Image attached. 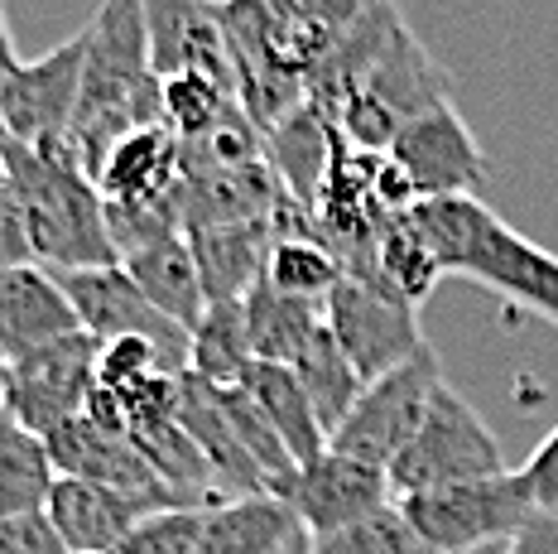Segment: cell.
<instances>
[{
    "label": "cell",
    "instance_id": "cell-2",
    "mask_svg": "<svg viewBox=\"0 0 558 554\" xmlns=\"http://www.w3.org/2000/svg\"><path fill=\"white\" fill-rule=\"evenodd\" d=\"M404 217L428 246L438 275L486 285L558 328V256L520 237L501 213H492L482 198H424Z\"/></svg>",
    "mask_w": 558,
    "mask_h": 554
},
{
    "label": "cell",
    "instance_id": "cell-14",
    "mask_svg": "<svg viewBox=\"0 0 558 554\" xmlns=\"http://www.w3.org/2000/svg\"><path fill=\"white\" fill-rule=\"evenodd\" d=\"M284 502H289V511L299 516L304 535L318 540V535H332V530L362 521L371 511H380L386 502H395V492L380 468L337 454V448H323L313 463L299 468Z\"/></svg>",
    "mask_w": 558,
    "mask_h": 554
},
{
    "label": "cell",
    "instance_id": "cell-16",
    "mask_svg": "<svg viewBox=\"0 0 558 554\" xmlns=\"http://www.w3.org/2000/svg\"><path fill=\"white\" fill-rule=\"evenodd\" d=\"M400 29H404L400 5H395V0H371L362 15L328 44V53H323L318 68L308 73V87H304L308 107L318 111V117H328L332 125L342 121V111L352 107V97L362 92L371 68L386 59V49L395 44Z\"/></svg>",
    "mask_w": 558,
    "mask_h": 554
},
{
    "label": "cell",
    "instance_id": "cell-9",
    "mask_svg": "<svg viewBox=\"0 0 558 554\" xmlns=\"http://www.w3.org/2000/svg\"><path fill=\"white\" fill-rule=\"evenodd\" d=\"M83 59L87 39L73 34L44 59L20 63L15 73L0 77V121H5L10 141L39 149V155L63 149L77 117V97H83Z\"/></svg>",
    "mask_w": 558,
    "mask_h": 554
},
{
    "label": "cell",
    "instance_id": "cell-34",
    "mask_svg": "<svg viewBox=\"0 0 558 554\" xmlns=\"http://www.w3.org/2000/svg\"><path fill=\"white\" fill-rule=\"evenodd\" d=\"M0 554H68V545L44 511H25L0 521Z\"/></svg>",
    "mask_w": 558,
    "mask_h": 554
},
{
    "label": "cell",
    "instance_id": "cell-29",
    "mask_svg": "<svg viewBox=\"0 0 558 554\" xmlns=\"http://www.w3.org/2000/svg\"><path fill=\"white\" fill-rule=\"evenodd\" d=\"M53 482L58 472L49 463V444L39 434H29L15 414L0 410V521L44 511Z\"/></svg>",
    "mask_w": 558,
    "mask_h": 554
},
{
    "label": "cell",
    "instance_id": "cell-21",
    "mask_svg": "<svg viewBox=\"0 0 558 554\" xmlns=\"http://www.w3.org/2000/svg\"><path fill=\"white\" fill-rule=\"evenodd\" d=\"M337 145H342L337 125L328 117H318L308 101L265 131V159H270L279 189L289 193V203H294L299 213H313L323 179H328V169H332Z\"/></svg>",
    "mask_w": 558,
    "mask_h": 554
},
{
    "label": "cell",
    "instance_id": "cell-39",
    "mask_svg": "<svg viewBox=\"0 0 558 554\" xmlns=\"http://www.w3.org/2000/svg\"><path fill=\"white\" fill-rule=\"evenodd\" d=\"M5 145H10V135H5V121H0V155H5Z\"/></svg>",
    "mask_w": 558,
    "mask_h": 554
},
{
    "label": "cell",
    "instance_id": "cell-20",
    "mask_svg": "<svg viewBox=\"0 0 558 554\" xmlns=\"http://www.w3.org/2000/svg\"><path fill=\"white\" fill-rule=\"evenodd\" d=\"M299 535L304 526L279 496H222V502L203 506V530H197L193 554H284Z\"/></svg>",
    "mask_w": 558,
    "mask_h": 554
},
{
    "label": "cell",
    "instance_id": "cell-27",
    "mask_svg": "<svg viewBox=\"0 0 558 554\" xmlns=\"http://www.w3.org/2000/svg\"><path fill=\"white\" fill-rule=\"evenodd\" d=\"M251 366H255V352H251V333H246V309L207 304V314L189 333V366L183 372L217 390H231L246 381Z\"/></svg>",
    "mask_w": 558,
    "mask_h": 554
},
{
    "label": "cell",
    "instance_id": "cell-13",
    "mask_svg": "<svg viewBox=\"0 0 558 554\" xmlns=\"http://www.w3.org/2000/svg\"><path fill=\"white\" fill-rule=\"evenodd\" d=\"M49 444V463L58 478H77L92 482V487H107L140 502L145 511H165V506H179L165 492V482L149 472V463L135 454V444L125 434H111L101 424H92L87 414L58 424V430L44 438Z\"/></svg>",
    "mask_w": 558,
    "mask_h": 554
},
{
    "label": "cell",
    "instance_id": "cell-5",
    "mask_svg": "<svg viewBox=\"0 0 558 554\" xmlns=\"http://www.w3.org/2000/svg\"><path fill=\"white\" fill-rule=\"evenodd\" d=\"M448 92H452L448 68L418 44V34L410 25H404L386 49V59L371 68V77L352 97V107L342 111L337 135H342L352 149H362V155H386L395 145V135H400L410 121L448 107Z\"/></svg>",
    "mask_w": 558,
    "mask_h": 554
},
{
    "label": "cell",
    "instance_id": "cell-31",
    "mask_svg": "<svg viewBox=\"0 0 558 554\" xmlns=\"http://www.w3.org/2000/svg\"><path fill=\"white\" fill-rule=\"evenodd\" d=\"M308 554H438V550L418 535V526L404 516L400 502H386L362 521L308 540Z\"/></svg>",
    "mask_w": 558,
    "mask_h": 554
},
{
    "label": "cell",
    "instance_id": "cell-19",
    "mask_svg": "<svg viewBox=\"0 0 558 554\" xmlns=\"http://www.w3.org/2000/svg\"><path fill=\"white\" fill-rule=\"evenodd\" d=\"M44 516L68 545V554H121L145 506L121 492L92 487V482L58 478L49 487V502H44Z\"/></svg>",
    "mask_w": 558,
    "mask_h": 554
},
{
    "label": "cell",
    "instance_id": "cell-3",
    "mask_svg": "<svg viewBox=\"0 0 558 554\" xmlns=\"http://www.w3.org/2000/svg\"><path fill=\"white\" fill-rule=\"evenodd\" d=\"M0 174H5L20 217H25L34 265L53 275L121 265L107 227V203L77 165H68L63 155H39V149L10 141L0 155Z\"/></svg>",
    "mask_w": 558,
    "mask_h": 554
},
{
    "label": "cell",
    "instance_id": "cell-22",
    "mask_svg": "<svg viewBox=\"0 0 558 554\" xmlns=\"http://www.w3.org/2000/svg\"><path fill=\"white\" fill-rule=\"evenodd\" d=\"M179 424H183V434L197 444V454L207 458V468H213L217 496H255V492H265L260 472L251 468V458L241 454L236 434H231L217 386H207V381L183 372L179 376Z\"/></svg>",
    "mask_w": 558,
    "mask_h": 554
},
{
    "label": "cell",
    "instance_id": "cell-35",
    "mask_svg": "<svg viewBox=\"0 0 558 554\" xmlns=\"http://www.w3.org/2000/svg\"><path fill=\"white\" fill-rule=\"evenodd\" d=\"M20 265H34V256H29V237H25L20 203H15V193H10L5 174H0V275L20 270Z\"/></svg>",
    "mask_w": 558,
    "mask_h": 554
},
{
    "label": "cell",
    "instance_id": "cell-1",
    "mask_svg": "<svg viewBox=\"0 0 558 554\" xmlns=\"http://www.w3.org/2000/svg\"><path fill=\"white\" fill-rule=\"evenodd\" d=\"M87 59H83V97L68 131L63 155L87 179L107 165V155L125 135L159 125V77L149 68V39H145V10L140 0H101L97 15L83 29Z\"/></svg>",
    "mask_w": 558,
    "mask_h": 554
},
{
    "label": "cell",
    "instance_id": "cell-12",
    "mask_svg": "<svg viewBox=\"0 0 558 554\" xmlns=\"http://www.w3.org/2000/svg\"><path fill=\"white\" fill-rule=\"evenodd\" d=\"M386 155L404 169L418 203L424 198H472V189L486 179V169H492L486 149L476 145L472 125L452 111V101L404 125Z\"/></svg>",
    "mask_w": 558,
    "mask_h": 554
},
{
    "label": "cell",
    "instance_id": "cell-25",
    "mask_svg": "<svg viewBox=\"0 0 558 554\" xmlns=\"http://www.w3.org/2000/svg\"><path fill=\"white\" fill-rule=\"evenodd\" d=\"M241 386H246V396L265 410V420L275 424V434L284 438V448L294 454V463H299V468L313 463V458H318L323 448H328V434H323L318 414H313L308 396L299 390V381H294V372H289V366L255 362Z\"/></svg>",
    "mask_w": 558,
    "mask_h": 554
},
{
    "label": "cell",
    "instance_id": "cell-38",
    "mask_svg": "<svg viewBox=\"0 0 558 554\" xmlns=\"http://www.w3.org/2000/svg\"><path fill=\"white\" fill-rule=\"evenodd\" d=\"M284 554H308V535H299V540H294V545H289Z\"/></svg>",
    "mask_w": 558,
    "mask_h": 554
},
{
    "label": "cell",
    "instance_id": "cell-33",
    "mask_svg": "<svg viewBox=\"0 0 558 554\" xmlns=\"http://www.w3.org/2000/svg\"><path fill=\"white\" fill-rule=\"evenodd\" d=\"M260 5L270 10L275 20L294 25V29H313V34H328V39H337V34L352 25L371 0H260Z\"/></svg>",
    "mask_w": 558,
    "mask_h": 554
},
{
    "label": "cell",
    "instance_id": "cell-4",
    "mask_svg": "<svg viewBox=\"0 0 558 554\" xmlns=\"http://www.w3.org/2000/svg\"><path fill=\"white\" fill-rule=\"evenodd\" d=\"M496 472H506L501 438L468 406V396L444 381V386L428 396L424 420H418L414 438L400 448V458L390 463L386 478H390L395 502H404V496H424L438 487H458V482L496 478Z\"/></svg>",
    "mask_w": 558,
    "mask_h": 554
},
{
    "label": "cell",
    "instance_id": "cell-11",
    "mask_svg": "<svg viewBox=\"0 0 558 554\" xmlns=\"http://www.w3.org/2000/svg\"><path fill=\"white\" fill-rule=\"evenodd\" d=\"M68 304L77 314V328L92 333L97 342H116V338H140L149 342L173 372L189 366V333L173 318H165L145 294L135 290V280L121 265H97V270H68L58 275Z\"/></svg>",
    "mask_w": 558,
    "mask_h": 554
},
{
    "label": "cell",
    "instance_id": "cell-6",
    "mask_svg": "<svg viewBox=\"0 0 558 554\" xmlns=\"http://www.w3.org/2000/svg\"><path fill=\"white\" fill-rule=\"evenodd\" d=\"M400 506L438 554H472L486 545H510L539 516L534 492L520 478V468L515 472L506 468L496 478L458 482V487H438L424 496H404Z\"/></svg>",
    "mask_w": 558,
    "mask_h": 554
},
{
    "label": "cell",
    "instance_id": "cell-15",
    "mask_svg": "<svg viewBox=\"0 0 558 554\" xmlns=\"http://www.w3.org/2000/svg\"><path fill=\"white\" fill-rule=\"evenodd\" d=\"M140 10H145V39L155 77L203 73L213 83L231 87V53L217 0H140Z\"/></svg>",
    "mask_w": 558,
    "mask_h": 554
},
{
    "label": "cell",
    "instance_id": "cell-36",
    "mask_svg": "<svg viewBox=\"0 0 558 554\" xmlns=\"http://www.w3.org/2000/svg\"><path fill=\"white\" fill-rule=\"evenodd\" d=\"M520 478L530 482L539 511H558V430L544 434V444L530 454V463L520 468Z\"/></svg>",
    "mask_w": 558,
    "mask_h": 554
},
{
    "label": "cell",
    "instance_id": "cell-37",
    "mask_svg": "<svg viewBox=\"0 0 558 554\" xmlns=\"http://www.w3.org/2000/svg\"><path fill=\"white\" fill-rule=\"evenodd\" d=\"M20 68V53H15V34H10V20H5V5H0V77L15 73Z\"/></svg>",
    "mask_w": 558,
    "mask_h": 554
},
{
    "label": "cell",
    "instance_id": "cell-23",
    "mask_svg": "<svg viewBox=\"0 0 558 554\" xmlns=\"http://www.w3.org/2000/svg\"><path fill=\"white\" fill-rule=\"evenodd\" d=\"M121 270L131 275L135 290L145 294L165 318L179 323L183 333H193L197 318L207 314L203 280H197V261H193V246H189V237H183V232L125 251Z\"/></svg>",
    "mask_w": 558,
    "mask_h": 554
},
{
    "label": "cell",
    "instance_id": "cell-17",
    "mask_svg": "<svg viewBox=\"0 0 558 554\" xmlns=\"http://www.w3.org/2000/svg\"><path fill=\"white\" fill-rule=\"evenodd\" d=\"M289 213H294V207H289ZM284 217H275V222H231V227H197V232H183L193 246L197 280H203L207 304H241V299L265 280L270 251H275L279 232H284Z\"/></svg>",
    "mask_w": 558,
    "mask_h": 554
},
{
    "label": "cell",
    "instance_id": "cell-30",
    "mask_svg": "<svg viewBox=\"0 0 558 554\" xmlns=\"http://www.w3.org/2000/svg\"><path fill=\"white\" fill-rule=\"evenodd\" d=\"M231 111H236V92L213 83V77L203 73L159 77V125L173 141H197V135L217 131Z\"/></svg>",
    "mask_w": 558,
    "mask_h": 554
},
{
    "label": "cell",
    "instance_id": "cell-26",
    "mask_svg": "<svg viewBox=\"0 0 558 554\" xmlns=\"http://www.w3.org/2000/svg\"><path fill=\"white\" fill-rule=\"evenodd\" d=\"M289 372H294L299 390L308 396V406H313V414H318V424H323V434L328 438L342 430V420L356 410V400H362V390H366V381L356 376V366L347 362L342 348H337L328 323L313 333V342L294 357Z\"/></svg>",
    "mask_w": 558,
    "mask_h": 554
},
{
    "label": "cell",
    "instance_id": "cell-40",
    "mask_svg": "<svg viewBox=\"0 0 558 554\" xmlns=\"http://www.w3.org/2000/svg\"><path fill=\"white\" fill-rule=\"evenodd\" d=\"M0 396H5V362H0Z\"/></svg>",
    "mask_w": 558,
    "mask_h": 554
},
{
    "label": "cell",
    "instance_id": "cell-7",
    "mask_svg": "<svg viewBox=\"0 0 558 554\" xmlns=\"http://www.w3.org/2000/svg\"><path fill=\"white\" fill-rule=\"evenodd\" d=\"M97 352L101 342L92 333H68L58 342L10 357L0 410L15 414L29 434L49 438L58 424L77 420L87 410V396L97 386Z\"/></svg>",
    "mask_w": 558,
    "mask_h": 554
},
{
    "label": "cell",
    "instance_id": "cell-10",
    "mask_svg": "<svg viewBox=\"0 0 558 554\" xmlns=\"http://www.w3.org/2000/svg\"><path fill=\"white\" fill-rule=\"evenodd\" d=\"M328 314V333L337 338V348L347 352V362L356 366V376L380 381L395 366H404L410 357L424 348V333H418V309L395 299L386 290H371L362 280H337V290L323 304Z\"/></svg>",
    "mask_w": 558,
    "mask_h": 554
},
{
    "label": "cell",
    "instance_id": "cell-32",
    "mask_svg": "<svg viewBox=\"0 0 558 554\" xmlns=\"http://www.w3.org/2000/svg\"><path fill=\"white\" fill-rule=\"evenodd\" d=\"M203 506H165V511H145L131 535H125L121 554H193L197 530H203Z\"/></svg>",
    "mask_w": 558,
    "mask_h": 554
},
{
    "label": "cell",
    "instance_id": "cell-28",
    "mask_svg": "<svg viewBox=\"0 0 558 554\" xmlns=\"http://www.w3.org/2000/svg\"><path fill=\"white\" fill-rule=\"evenodd\" d=\"M342 280V265L318 237H308V213H289L284 217V232H279L275 251H270V265H265V285L275 290L294 294V299H318L328 304V294L337 290Z\"/></svg>",
    "mask_w": 558,
    "mask_h": 554
},
{
    "label": "cell",
    "instance_id": "cell-8",
    "mask_svg": "<svg viewBox=\"0 0 558 554\" xmlns=\"http://www.w3.org/2000/svg\"><path fill=\"white\" fill-rule=\"evenodd\" d=\"M438 386H444V366H438V352L424 342L404 366L371 381L362 390V400H356V410L342 420V430L328 438V448L390 472L400 448L414 438L418 420H424V410H428V396H434Z\"/></svg>",
    "mask_w": 558,
    "mask_h": 554
},
{
    "label": "cell",
    "instance_id": "cell-18",
    "mask_svg": "<svg viewBox=\"0 0 558 554\" xmlns=\"http://www.w3.org/2000/svg\"><path fill=\"white\" fill-rule=\"evenodd\" d=\"M77 328V314L68 304L63 285L44 265H20V270L0 275V362L10 357L58 342Z\"/></svg>",
    "mask_w": 558,
    "mask_h": 554
},
{
    "label": "cell",
    "instance_id": "cell-24",
    "mask_svg": "<svg viewBox=\"0 0 558 554\" xmlns=\"http://www.w3.org/2000/svg\"><path fill=\"white\" fill-rule=\"evenodd\" d=\"M241 309H246V333H251L255 362H275V366H294V357L313 342V333L328 323L318 299H294L265 280L241 299Z\"/></svg>",
    "mask_w": 558,
    "mask_h": 554
}]
</instances>
